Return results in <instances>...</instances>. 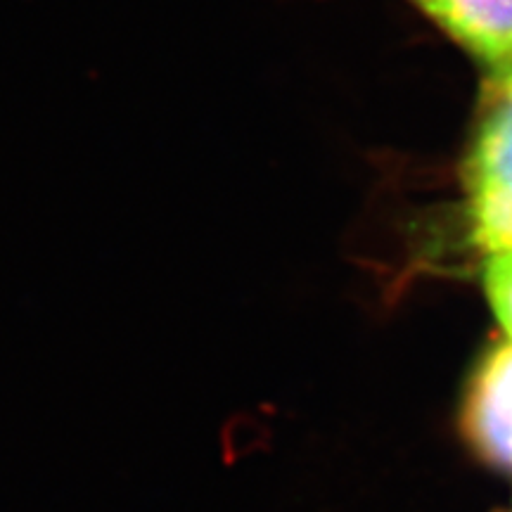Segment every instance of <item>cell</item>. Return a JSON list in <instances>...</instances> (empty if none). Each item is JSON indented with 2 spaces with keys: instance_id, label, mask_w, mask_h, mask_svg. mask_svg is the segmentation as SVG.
I'll use <instances>...</instances> for the list:
<instances>
[{
  "instance_id": "cell-4",
  "label": "cell",
  "mask_w": 512,
  "mask_h": 512,
  "mask_svg": "<svg viewBox=\"0 0 512 512\" xmlns=\"http://www.w3.org/2000/svg\"><path fill=\"white\" fill-rule=\"evenodd\" d=\"M484 285L491 306L512 342V249L489 254L484 268Z\"/></svg>"
},
{
  "instance_id": "cell-1",
  "label": "cell",
  "mask_w": 512,
  "mask_h": 512,
  "mask_svg": "<svg viewBox=\"0 0 512 512\" xmlns=\"http://www.w3.org/2000/svg\"><path fill=\"white\" fill-rule=\"evenodd\" d=\"M475 238L486 252L512 249V105L496 93L467 169Z\"/></svg>"
},
{
  "instance_id": "cell-2",
  "label": "cell",
  "mask_w": 512,
  "mask_h": 512,
  "mask_svg": "<svg viewBox=\"0 0 512 512\" xmlns=\"http://www.w3.org/2000/svg\"><path fill=\"white\" fill-rule=\"evenodd\" d=\"M463 425L479 456L512 472V342L491 351L479 368Z\"/></svg>"
},
{
  "instance_id": "cell-5",
  "label": "cell",
  "mask_w": 512,
  "mask_h": 512,
  "mask_svg": "<svg viewBox=\"0 0 512 512\" xmlns=\"http://www.w3.org/2000/svg\"><path fill=\"white\" fill-rule=\"evenodd\" d=\"M496 93H501L503 98L512 105V69L510 72L496 76Z\"/></svg>"
},
{
  "instance_id": "cell-6",
  "label": "cell",
  "mask_w": 512,
  "mask_h": 512,
  "mask_svg": "<svg viewBox=\"0 0 512 512\" xmlns=\"http://www.w3.org/2000/svg\"><path fill=\"white\" fill-rule=\"evenodd\" d=\"M510 512H512V510H510Z\"/></svg>"
},
{
  "instance_id": "cell-3",
  "label": "cell",
  "mask_w": 512,
  "mask_h": 512,
  "mask_svg": "<svg viewBox=\"0 0 512 512\" xmlns=\"http://www.w3.org/2000/svg\"><path fill=\"white\" fill-rule=\"evenodd\" d=\"M441 29L489 64L512 69V0H413Z\"/></svg>"
}]
</instances>
